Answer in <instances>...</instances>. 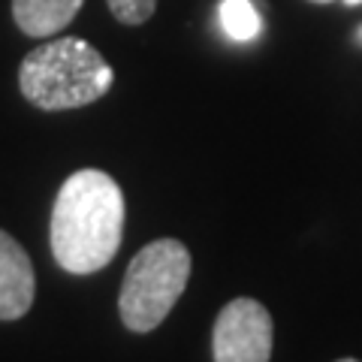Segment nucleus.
<instances>
[{
	"instance_id": "f257e3e1",
	"label": "nucleus",
	"mask_w": 362,
	"mask_h": 362,
	"mask_svg": "<svg viewBox=\"0 0 362 362\" xmlns=\"http://www.w3.org/2000/svg\"><path fill=\"white\" fill-rule=\"evenodd\" d=\"M52 254L70 275L106 269L124 239V194L103 169H78L61 185L52 209Z\"/></svg>"
},
{
	"instance_id": "f03ea898",
	"label": "nucleus",
	"mask_w": 362,
	"mask_h": 362,
	"mask_svg": "<svg viewBox=\"0 0 362 362\" xmlns=\"http://www.w3.org/2000/svg\"><path fill=\"white\" fill-rule=\"evenodd\" d=\"M115 73L94 45L61 37L37 45L18 66V88L28 103L42 112L82 109L109 94Z\"/></svg>"
},
{
	"instance_id": "7ed1b4c3",
	"label": "nucleus",
	"mask_w": 362,
	"mask_h": 362,
	"mask_svg": "<svg viewBox=\"0 0 362 362\" xmlns=\"http://www.w3.org/2000/svg\"><path fill=\"white\" fill-rule=\"evenodd\" d=\"M190 278V251L178 239H157L130 259L118 296L121 320L130 332L157 329L175 308Z\"/></svg>"
},
{
	"instance_id": "20e7f679",
	"label": "nucleus",
	"mask_w": 362,
	"mask_h": 362,
	"mask_svg": "<svg viewBox=\"0 0 362 362\" xmlns=\"http://www.w3.org/2000/svg\"><path fill=\"white\" fill-rule=\"evenodd\" d=\"M214 362H269L272 356V314L257 299H233L211 329Z\"/></svg>"
},
{
	"instance_id": "39448f33",
	"label": "nucleus",
	"mask_w": 362,
	"mask_h": 362,
	"mask_svg": "<svg viewBox=\"0 0 362 362\" xmlns=\"http://www.w3.org/2000/svg\"><path fill=\"white\" fill-rule=\"evenodd\" d=\"M33 263L13 235L0 230V320H18L33 305Z\"/></svg>"
},
{
	"instance_id": "423d86ee",
	"label": "nucleus",
	"mask_w": 362,
	"mask_h": 362,
	"mask_svg": "<svg viewBox=\"0 0 362 362\" xmlns=\"http://www.w3.org/2000/svg\"><path fill=\"white\" fill-rule=\"evenodd\" d=\"M85 0H13V18L28 37H54L78 16Z\"/></svg>"
},
{
	"instance_id": "0eeeda50",
	"label": "nucleus",
	"mask_w": 362,
	"mask_h": 362,
	"mask_svg": "<svg viewBox=\"0 0 362 362\" xmlns=\"http://www.w3.org/2000/svg\"><path fill=\"white\" fill-rule=\"evenodd\" d=\"M218 18H221L223 33L235 42H247L259 37V30H263V18H259L251 0H221Z\"/></svg>"
},
{
	"instance_id": "6e6552de",
	"label": "nucleus",
	"mask_w": 362,
	"mask_h": 362,
	"mask_svg": "<svg viewBox=\"0 0 362 362\" xmlns=\"http://www.w3.org/2000/svg\"><path fill=\"white\" fill-rule=\"evenodd\" d=\"M106 4L121 25H145L157 9V0H106Z\"/></svg>"
},
{
	"instance_id": "1a4fd4ad",
	"label": "nucleus",
	"mask_w": 362,
	"mask_h": 362,
	"mask_svg": "<svg viewBox=\"0 0 362 362\" xmlns=\"http://www.w3.org/2000/svg\"><path fill=\"white\" fill-rule=\"evenodd\" d=\"M341 4H347V6H359L362 0H341Z\"/></svg>"
},
{
	"instance_id": "9d476101",
	"label": "nucleus",
	"mask_w": 362,
	"mask_h": 362,
	"mask_svg": "<svg viewBox=\"0 0 362 362\" xmlns=\"http://www.w3.org/2000/svg\"><path fill=\"white\" fill-rule=\"evenodd\" d=\"M311 4H335V0H311Z\"/></svg>"
},
{
	"instance_id": "9b49d317",
	"label": "nucleus",
	"mask_w": 362,
	"mask_h": 362,
	"mask_svg": "<svg viewBox=\"0 0 362 362\" xmlns=\"http://www.w3.org/2000/svg\"><path fill=\"white\" fill-rule=\"evenodd\" d=\"M338 362H359V359H350V356H347V359H338Z\"/></svg>"
},
{
	"instance_id": "f8f14e48",
	"label": "nucleus",
	"mask_w": 362,
	"mask_h": 362,
	"mask_svg": "<svg viewBox=\"0 0 362 362\" xmlns=\"http://www.w3.org/2000/svg\"><path fill=\"white\" fill-rule=\"evenodd\" d=\"M359 40H362V30H359Z\"/></svg>"
}]
</instances>
